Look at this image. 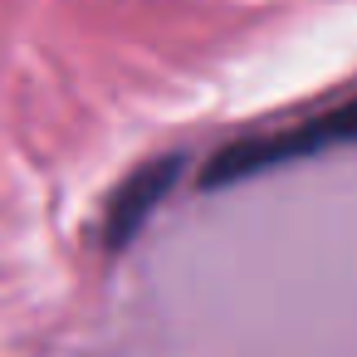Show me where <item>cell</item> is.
I'll list each match as a JSON object with an SVG mask.
<instances>
[{
	"mask_svg": "<svg viewBox=\"0 0 357 357\" xmlns=\"http://www.w3.org/2000/svg\"><path fill=\"white\" fill-rule=\"evenodd\" d=\"M357 142V98L323 113V118H308L298 128H284V132H269V137H245L225 152L211 157L206 167V186H230L240 176H255V172H269V167H284L294 157H313V152H328V147H347Z\"/></svg>",
	"mask_w": 357,
	"mask_h": 357,
	"instance_id": "1",
	"label": "cell"
},
{
	"mask_svg": "<svg viewBox=\"0 0 357 357\" xmlns=\"http://www.w3.org/2000/svg\"><path fill=\"white\" fill-rule=\"evenodd\" d=\"M176 172H181V162H176V157H162V162L132 172V176L113 191V201H108V225H103L108 250H123V245L142 230V220H147V215L157 211V201L172 191Z\"/></svg>",
	"mask_w": 357,
	"mask_h": 357,
	"instance_id": "2",
	"label": "cell"
}]
</instances>
